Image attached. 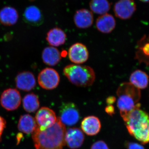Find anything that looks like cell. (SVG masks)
<instances>
[{
  "label": "cell",
  "mask_w": 149,
  "mask_h": 149,
  "mask_svg": "<svg viewBox=\"0 0 149 149\" xmlns=\"http://www.w3.org/2000/svg\"><path fill=\"white\" fill-rule=\"evenodd\" d=\"M65 125L57 118L55 123L51 127L40 129L37 126L32 133L36 149H63L65 146Z\"/></svg>",
  "instance_id": "obj_1"
},
{
  "label": "cell",
  "mask_w": 149,
  "mask_h": 149,
  "mask_svg": "<svg viewBox=\"0 0 149 149\" xmlns=\"http://www.w3.org/2000/svg\"><path fill=\"white\" fill-rule=\"evenodd\" d=\"M141 106L131 111L123 120L130 135L146 144L149 142V116Z\"/></svg>",
  "instance_id": "obj_2"
},
{
  "label": "cell",
  "mask_w": 149,
  "mask_h": 149,
  "mask_svg": "<svg viewBox=\"0 0 149 149\" xmlns=\"http://www.w3.org/2000/svg\"><path fill=\"white\" fill-rule=\"evenodd\" d=\"M116 94L118 97L117 107L123 119L131 111L136 107L141 106L139 102L141 97L140 89L130 83L120 84L118 88Z\"/></svg>",
  "instance_id": "obj_3"
},
{
  "label": "cell",
  "mask_w": 149,
  "mask_h": 149,
  "mask_svg": "<svg viewBox=\"0 0 149 149\" xmlns=\"http://www.w3.org/2000/svg\"><path fill=\"white\" fill-rule=\"evenodd\" d=\"M63 72L70 82L77 87L91 86L95 80L94 70L86 65H68L63 68Z\"/></svg>",
  "instance_id": "obj_4"
},
{
  "label": "cell",
  "mask_w": 149,
  "mask_h": 149,
  "mask_svg": "<svg viewBox=\"0 0 149 149\" xmlns=\"http://www.w3.org/2000/svg\"><path fill=\"white\" fill-rule=\"evenodd\" d=\"M80 116L78 108L73 103H63L61 106L58 118L65 125H75L79 121Z\"/></svg>",
  "instance_id": "obj_5"
},
{
  "label": "cell",
  "mask_w": 149,
  "mask_h": 149,
  "mask_svg": "<svg viewBox=\"0 0 149 149\" xmlns=\"http://www.w3.org/2000/svg\"><path fill=\"white\" fill-rule=\"evenodd\" d=\"M60 81V77L55 70L50 68L43 69L38 74V82L43 89L52 90L58 86Z\"/></svg>",
  "instance_id": "obj_6"
},
{
  "label": "cell",
  "mask_w": 149,
  "mask_h": 149,
  "mask_svg": "<svg viewBox=\"0 0 149 149\" xmlns=\"http://www.w3.org/2000/svg\"><path fill=\"white\" fill-rule=\"evenodd\" d=\"M21 102V97L17 89L9 88L5 90L0 98L1 105L8 111L15 110Z\"/></svg>",
  "instance_id": "obj_7"
},
{
  "label": "cell",
  "mask_w": 149,
  "mask_h": 149,
  "mask_svg": "<svg viewBox=\"0 0 149 149\" xmlns=\"http://www.w3.org/2000/svg\"><path fill=\"white\" fill-rule=\"evenodd\" d=\"M136 10V5L134 0H119L113 7L115 16L123 20L131 18Z\"/></svg>",
  "instance_id": "obj_8"
},
{
  "label": "cell",
  "mask_w": 149,
  "mask_h": 149,
  "mask_svg": "<svg viewBox=\"0 0 149 149\" xmlns=\"http://www.w3.org/2000/svg\"><path fill=\"white\" fill-rule=\"evenodd\" d=\"M57 119V118L55 112L47 107H42L40 108L36 113L35 118L37 126L42 130L54 125Z\"/></svg>",
  "instance_id": "obj_9"
},
{
  "label": "cell",
  "mask_w": 149,
  "mask_h": 149,
  "mask_svg": "<svg viewBox=\"0 0 149 149\" xmlns=\"http://www.w3.org/2000/svg\"><path fill=\"white\" fill-rule=\"evenodd\" d=\"M70 60L75 64H81L86 62L89 58V52L87 47L81 43L72 45L68 50Z\"/></svg>",
  "instance_id": "obj_10"
},
{
  "label": "cell",
  "mask_w": 149,
  "mask_h": 149,
  "mask_svg": "<svg viewBox=\"0 0 149 149\" xmlns=\"http://www.w3.org/2000/svg\"><path fill=\"white\" fill-rule=\"evenodd\" d=\"M85 136L82 130L78 128H69L66 130L65 143L70 148L76 149L83 145Z\"/></svg>",
  "instance_id": "obj_11"
},
{
  "label": "cell",
  "mask_w": 149,
  "mask_h": 149,
  "mask_svg": "<svg viewBox=\"0 0 149 149\" xmlns=\"http://www.w3.org/2000/svg\"><path fill=\"white\" fill-rule=\"evenodd\" d=\"M75 26L79 29H85L91 27L94 21V15L91 11L85 8L75 12L73 17Z\"/></svg>",
  "instance_id": "obj_12"
},
{
  "label": "cell",
  "mask_w": 149,
  "mask_h": 149,
  "mask_svg": "<svg viewBox=\"0 0 149 149\" xmlns=\"http://www.w3.org/2000/svg\"><path fill=\"white\" fill-rule=\"evenodd\" d=\"M16 87L22 91H29L35 88L36 79L34 74L29 71L19 72L15 78Z\"/></svg>",
  "instance_id": "obj_13"
},
{
  "label": "cell",
  "mask_w": 149,
  "mask_h": 149,
  "mask_svg": "<svg viewBox=\"0 0 149 149\" xmlns=\"http://www.w3.org/2000/svg\"><path fill=\"white\" fill-rule=\"evenodd\" d=\"M24 21L32 26H40L42 24L44 17L41 10L37 7L31 6L25 9L23 13Z\"/></svg>",
  "instance_id": "obj_14"
},
{
  "label": "cell",
  "mask_w": 149,
  "mask_h": 149,
  "mask_svg": "<svg viewBox=\"0 0 149 149\" xmlns=\"http://www.w3.org/2000/svg\"><path fill=\"white\" fill-rule=\"evenodd\" d=\"M116 21L112 15L108 13L102 15L97 18L96 26L99 32L109 34L114 30Z\"/></svg>",
  "instance_id": "obj_15"
},
{
  "label": "cell",
  "mask_w": 149,
  "mask_h": 149,
  "mask_svg": "<svg viewBox=\"0 0 149 149\" xmlns=\"http://www.w3.org/2000/svg\"><path fill=\"white\" fill-rule=\"evenodd\" d=\"M81 128L83 132L90 136H95L100 132L101 124L98 118L94 116L85 118L81 124Z\"/></svg>",
  "instance_id": "obj_16"
},
{
  "label": "cell",
  "mask_w": 149,
  "mask_h": 149,
  "mask_svg": "<svg viewBox=\"0 0 149 149\" xmlns=\"http://www.w3.org/2000/svg\"><path fill=\"white\" fill-rule=\"evenodd\" d=\"M66 38V34L63 29L54 27L47 32L46 40L52 47H57L64 45Z\"/></svg>",
  "instance_id": "obj_17"
},
{
  "label": "cell",
  "mask_w": 149,
  "mask_h": 149,
  "mask_svg": "<svg viewBox=\"0 0 149 149\" xmlns=\"http://www.w3.org/2000/svg\"><path fill=\"white\" fill-rule=\"evenodd\" d=\"M18 12L13 7L6 6L0 10V22L5 26L14 25L18 21Z\"/></svg>",
  "instance_id": "obj_18"
},
{
  "label": "cell",
  "mask_w": 149,
  "mask_h": 149,
  "mask_svg": "<svg viewBox=\"0 0 149 149\" xmlns=\"http://www.w3.org/2000/svg\"><path fill=\"white\" fill-rule=\"evenodd\" d=\"M61 53L53 47H47L43 50L42 58L44 63L50 66H55L61 61Z\"/></svg>",
  "instance_id": "obj_19"
},
{
  "label": "cell",
  "mask_w": 149,
  "mask_h": 149,
  "mask_svg": "<svg viewBox=\"0 0 149 149\" xmlns=\"http://www.w3.org/2000/svg\"><path fill=\"white\" fill-rule=\"evenodd\" d=\"M37 125L35 118L29 114H24L19 118L18 124L19 130L25 134L32 133Z\"/></svg>",
  "instance_id": "obj_20"
},
{
  "label": "cell",
  "mask_w": 149,
  "mask_h": 149,
  "mask_svg": "<svg viewBox=\"0 0 149 149\" xmlns=\"http://www.w3.org/2000/svg\"><path fill=\"white\" fill-rule=\"evenodd\" d=\"M129 80L131 84L139 89H145L148 85V75L140 70H137L132 72L130 74Z\"/></svg>",
  "instance_id": "obj_21"
},
{
  "label": "cell",
  "mask_w": 149,
  "mask_h": 149,
  "mask_svg": "<svg viewBox=\"0 0 149 149\" xmlns=\"http://www.w3.org/2000/svg\"><path fill=\"white\" fill-rule=\"evenodd\" d=\"M136 56L139 61L149 64V35L144 36L138 43Z\"/></svg>",
  "instance_id": "obj_22"
},
{
  "label": "cell",
  "mask_w": 149,
  "mask_h": 149,
  "mask_svg": "<svg viewBox=\"0 0 149 149\" xmlns=\"http://www.w3.org/2000/svg\"><path fill=\"white\" fill-rule=\"evenodd\" d=\"M22 103L24 109L27 112H34L40 107V103L38 96L33 93H29L24 96Z\"/></svg>",
  "instance_id": "obj_23"
},
{
  "label": "cell",
  "mask_w": 149,
  "mask_h": 149,
  "mask_svg": "<svg viewBox=\"0 0 149 149\" xmlns=\"http://www.w3.org/2000/svg\"><path fill=\"white\" fill-rule=\"evenodd\" d=\"M89 6L91 11L100 15L108 13L111 7L108 0H91Z\"/></svg>",
  "instance_id": "obj_24"
},
{
  "label": "cell",
  "mask_w": 149,
  "mask_h": 149,
  "mask_svg": "<svg viewBox=\"0 0 149 149\" xmlns=\"http://www.w3.org/2000/svg\"><path fill=\"white\" fill-rule=\"evenodd\" d=\"M91 149H109L107 145L103 141H99L95 142L91 146Z\"/></svg>",
  "instance_id": "obj_25"
},
{
  "label": "cell",
  "mask_w": 149,
  "mask_h": 149,
  "mask_svg": "<svg viewBox=\"0 0 149 149\" xmlns=\"http://www.w3.org/2000/svg\"><path fill=\"white\" fill-rule=\"evenodd\" d=\"M126 149H145L142 145L133 142H128L125 144Z\"/></svg>",
  "instance_id": "obj_26"
},
{
  "label": "cell",
  "mask_w": 149,
  "mask_h": 149,
  "mask_svg": "<svg viewBox=\"0 0 149 149\" xmlns=\"http://www.w3.org/2000/svg\"><path fill=\"white\" fill-rule=\"evenodd\" d=\"M6 126V121L4 118L0 116V142L1 140V136Z\"/></svg>",
  "instance_id": "obj_27"
},
{
  "label": "cell",
  "mask_w": 149,
  "mask_h": 149,
  "mask_svg": "<svg viewBox=\"0 0 149 149\" xmlns=\"http://www.w3.org/2000/svg\"><path fill=\"white\" fill-rule=\"evenodd\" d=\"M105 111L107 113H108L109 115L112 116L115 113V110L114 107L112 105H108L105 108Z\"/></svg>",
  "instance_id": "obj_28"
},
{
  "label": "cell",
  "mask_w": 149,
  "mask_h": 149,
  "mask_svg": "<svg viewBox=\"0 0 149 149\" xmlns=\"http://www.w3.org/2000/svg\"><path fill=\"white\" fill-rule=\"evenodd\" d=\"M116 101V98L115 97L113 96L109 97L106 100V102L108 105H112L114 104Z\"/></svg>",
  "instance_id": "obj_29"
},
{
  "label": "cell",
  "mask_w": 149,
  "mask_h": 149,
  "mask_svg": "<svg viewBox=\"0 0 149 149\" xmlns=\"http://www.w3.org/2000/svg\"><path fill=\"white\" fill-rule=\"evenodd\" d=\"M142 2L148 3L149 2V0H140Z\"/></svg>",
  "instance_id": "obj_30"
}]
</instances>
